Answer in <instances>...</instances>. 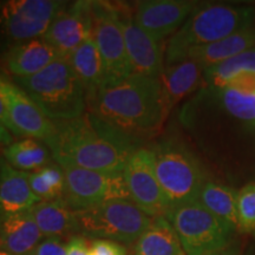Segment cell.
<instances>
[{
    "mask_svg": "<svg viewBox=\"0 0 255 255\" xmlns=\"http://www.w3.org/2000/svg\"><path fill=\"white\" fill-rule=\"evenodd\" d=\"M0 255H12L11 253H9V252H7L4 248V246H2L1 244H0Z\"/></svg>",
    "mask_w": 255,
    "mask_h": 255,
    "instance_id": "d590c367",
    "label": "cell"
},
{
    "mask_svg": "<svg viewBox=\"0 0 255 255\" xmlns=\"http://www.w3.org/2000/svg\"><path fill=\"white\" fill-rule=\"evenodd\" d=\"M87 103L90 113L136 139L157 131L169 114L159 78L139 73L105 78Z\"/></svg>",
    "mask_w": 255,
    "mask_h": 255,
    "instance_id": "7a4b0ae2",
    "label": "cell"
},
{
    "mask_svg": "<svg viewBox=\"0 0 255 255\" xmlns=\"http://www.w3.org/2000/svg\"><path fill=\"white\" fill-rule=\"evenodd\" d=\"M55 130L45 142L60 167L75 165L100 173H123L139 139L127 135L92 113L77 119L53 121Z\"/></svg>",
    "mask_w": 255,
    "mask_h": 255,
    "instance_id": "6da1fadb",
    "label": "cell"
},
{
    "mask_svg": "<svg viewBox=\"0 0 255 255\" xmlns=\"http://www.w3.org/2000/svg\"><path fill=\"white\" fill-rule=\"evenodd\" d=\"M68 255H90L88 241L81 235H73L66 245Z\"/></svg>",
    "mask_w": 255,
    "mask_h": 255,
    "instance_id": "1f68e13d",
    "label": "cell"
},
{
    "mask_svg": "<svg viewBox=\"0 0 255 255\" xmlns=\"http://www.w3.org/2000/svg\"><path fill=\"white\" fill-rule=\"evenodd\" d=\"M203 72L205 69L195 60L189 58L164 68L159 81L169 111L175 104L199 87Z\"/></svg>",
    "mask_w": 255,
    "mask_h": 255,
    "instance_id": "d6986e66",
    "label": "cell"
},
{
    "mask_svg": "<svg viewBox=\"0 0 255 255\" xmlns=\"http://www.w3.org/2000/svg\"><path fill=\"white\" fill-rule=\"evenodd\" d=\"M254 15L253 6L216 4L197 7L169 40L167 66L182 62L194 47L208 45L251 27Z\"/></svg>",
    "mask_w": 255,
    "mask_h": 255,
    "instance_id": "3957f363",
    "label": "cell"
},
{
    "mask_svg": "<svg viewBox=\"0 0 255 255\" xmlns=\"http://www.w3.org/2000/svg\"><path fill=\"white\" fill-rule=\"evenodd\" d=\"M28 182H30V187L33 194L36 195L40 201H52L60 199L57 195L55 190L51 188L46 178L41 174L40 170L34 171V173L28 174Z\"/></svg>",
    "mask_w": 255,
    "mask_h": 255,
    "instance_id": "f1b7e54d",
    "label": "cell"
},
{
    "mask_svg": "<svg viewBox=\"0 0 255 255\" xmlns=\"http://www.w3.org/2000/svg\"><path fill=\"white\" fill-rule=\"evenodd\" d=\"M90 255H127V248L119 242L95 239L90 245Z\"/></svg>",
    "mask_w": 255,
    "mask_h": 255,
    "instance_id": "4dcf8cb0",
    "label": "cell"
},
{
    "mask_svg": "<svg viewBox=\"0 0 255 255\" xmlns=\"http://www.w3.org/2000/svg\"><path fill=\"white\" fill-rule=\"evenodd\" d=\"M92 33L104 62L105 78H123L133 73L128 57L120 5L91 1Z\"/></svg>",
    "mask_w": 255,
    "mask_h": 255,
    "instance_id": "9c48e42d",
    "label": "cell"
},
{
    "mask_svg": "<svg viewBox=\"0 0 255 255\" xmlns=\"http://www.w3.org/2000/svg\"><path fill=\"white\" fill-rule=\"evenodd\" d=\"M4 158L18 170H32L45 165L50 159L49 151L34 138L14 142L4 150Z\"/></svg>",
    "mask_w": 255,
    "mask_h": 255,
    "instance_id": "484cf974",
    "label": "cell"
},
{
    "mask_svg": "<svg viewBox=\"0 0 255 255\" xmlns=\"http://www.w3.org/2000/svg\"><path fill=\"white\" fill-rule=\"evenodd\" d=\"M62 169L65 175L63 200L73 212L110 200H130L123 173H100L75 165H64Z\"/></svg>",
    "mask_w": 255,
    "mask_h": 255,
    "instance_id": "ba28073f",
    "label": "cell"
},
{
    "mask_svg": "<svg viewBox=\"0 0 255 255\" xmlns=\"http://www.w3.org/2000/svg\"><path fill=\"white\" fill-rule=\"evenodd\" d=\"M218 90L223 109L235 119L255 126V91H244L223 87Z\"/></svg>",
    "mask_w": 255,
    "mask_h": 255,
    "instance_id": "4316f807",
    "label": "cell"
},
{
    "mask_svg": "<svg viewBox=\"0 0 255 255\" xmlns=\"http://www.w3.org/2000/svg\"><path fill=\"white\" fill-rule=\"evenodd\" d=\"M214 255H242V253L238 247H235V245H229L227 248Z\"/></svg>",
    "mask_w": 255,
    "mask_h": 255,
    "instance_id": "e575fe53",
    "label": "cell"
},
{
    "mask_svg": "<svg viewBox=\"0 0 255 255\" xmlns=\"http://www.w3.org/2000/svg\"><path fill=\"white\" fill-rule=\"evenodd\" d=\"M0 123L4 124V126L7 128L9 131H11L12 135H14V129H13V127H12L11 121H9V119H8L7 110H6L5 103H4V101H2L1 96H0Z\"/></svg>",
    "mask_w": 255,
    "mask_h": 255,
    "instance_id": "d6a6232c",
    "label": "cell"
},
{
    "mask_svg": "<svg viewBox=\"0 0 255 255\" xmlns=\"http://www.w3.org/2000/svg\"><path fill=\"white\" fill-rule=\"evenodd\" d=\"M76 216L82 234L126 245L135 244L152 221L132 201L126 199L78 210Z\"/></svg>",
    "mask_w": 255,
    "mask_h": 255,
    "instance_id": "8992f818",
    "label": "cell"
},
{
    "mask_svg": "<svg viewBox=\"0 0 255 255\" xmlns=\"http://www.w3.org/2000/svg\"><path fill=\"white\" fill-rule=\"evenodd\" d=\"M91 1H75L70 5L65 4L41 38L62 58H69L73 51L91 37Z\"/></svg>",
    "mask_w": 255,
    "mask_h": 255,
    "instance_id": "4fadbf2b",
    "label": "cell"
},
{
    "mask_svg": "<svg viewBox=\"0 0 255 255\" xmlns=\"http://www.w3.org/2000/svg\"><path fill=\"white\" fill-rule=\"evenodd\" d=\"M31 214L44 238H60L70 233H79L76 212L66 205L63 197L52 201H41L31 209Z\"/></svg>",
    "mask_w": 255,
    "mask_h": 255,
    "instance_id": "44dd1931",
    "label": "cell"
},
{
    "mask_svg": "<svg viewBox=\"0 0 255 255\" xmlns=\"http://www.w3.org/2000/svg\"><path fill=\"white\" fill-rule=\"evenodd\" d=\"M238 231L255 232V183L247 184L238 193Z\"/></svg>",
    "mask_w": 255,
    "mask_h": 255,
    "instance_id": "83f0119b",
    "label": "cell"
},
{
    "mask_svg": "<svg viewBox=\"0 0 255 255\" xmlns=\"http://www.w3.org/2000/svg\"><path fill=\"white\" fill-rule=\"evenodd\" d=\"M152 151L156 176L171 208L197 201L207 178L196 156L175 139L158 143Z\"/></svg>",
    "mask_w": 255,
    "mask_h": 255,
    "instance_id": "5b68a950",
    "label": "cell"
},
{
    "mask_svg": "<svg viewBox=\"0 0 255 255\" xmlns=\"http://www.w3.org/2000/svg\"><path fill=\"white\" fill-rule=\"evenodd\" d=\"M238 193L232 187L207 181L197 201L235 232L238 231Z\"/></svg>",
    "mask_w": 255,
    "mask_h": 255,
    "instance_id": "cb8c5ba5",
    "label": "cell"
},
{
    "mask_svg": "<svg viewBox=\"0 0 255 255\" xmlns=\"http://www.w3.org/2000/svg\"><path fill=\"white\" fill-rule=\"evenodd\" d=\"M43 238L31 212L0 214V244L12 255H30Z\"/></svg>",
    "mask_w": 255,
    "mask_h": 255,
    "instance_id": "ac0fdd59",
    "label": "cell"
},
{
    "mask_svg": "<svg viewBox=\"0 0 255 255\" xmlns=\"http://www.w3.org/2000/svg\"><path fill=\"white\" fill-rule=\"evenodd\" d=\"M58 58L62 57L49 43L43 38H37L9 47L5 63L8 71L17 78L36 75Z\"/></svg>",
    "mask_w": 255,
    "mask_h": 255,
    "instance_id": "e0dca14e",
    "label": "cell"
},
{
    "mask_svg": "<svg viewBox=\"0 0 255 255\" xmlns=\"http://www.w3.org/2000/svg\"><path fill=\"white\" fill-rule=\"evenodd\" d=\"M40 110L53 121H69L84 114L87 94L66 58H58L40 72L14 77Z\"/></svg>",
    "mask_w": 255,
    "mask_h": 255,
    "instance_id": "277c9868",
    "label": "cell"
},
{
    "mask_svg": "<svg viewBox=\"0 0 255 255\" xmlns=\"http://www.w3.org/2000/svg\"><path fill=\"white\" fill-rule=\"evenodd\" d=\"M66 2L56 0H11L0 5V25L15 41L43 37Z\"/></svg>",
    "mask_w": 255,
    "mask_h": 255,
    "instance_id": "8fae6325",
    "label": "cell"
},
{
    "mask_svg": "<svg viewBox=\"0 0 255 255\" xmlns=\"http://www.w3.org/2000/svg\"><path fill=\"white\" fill-rule=\"evenodd\" d=\"M13 143V136L4 124L0 123V146H8Z\"/></svg>",
    "mask_w": 255,
    "mask_h": 255,
    "instance_id": "836d02e7",
    "label": "cell"
},
{
    "mask_svg": "<svg viewBox=\"0 0 255 255\" xmlns=\"http://www.w3.org/2000/svg\"><path fill=\"white\" fill-rule=\"evenodd\" d=\"M171 223L186 255H214L232 245L234 233L199 201L173 207Z\"/></svg>",
    "mask_w": 255,
    "mask_h": 255,
    "instance_id": "52a82bcc",
    "label": "cell"
},
{
    "mask_svg": "<svg viewBox=\"0 0 255 255\" xmlns=\"http://www.w3.org/2000/svg\"><path fill=\"white\" fill-rule=\"evenodd\" d=\"M39 202L30 187L28 173L18 170L5 158H0V214L31 212Z\"/></svg>",
    "mask_w": 255,
    "mask_h": 255,
    "instance_id": "2e32d148",
    "label": "cell"
},
{
    "mask_svg": "<svg viewBox=\"0 0 255 255\" xmlns=\"http://www.w3.org/2000/svg\"><path fill=\"white\" fill-rule=\"evenodd\" d=\"M30 255H68V252L59 237H49L44 238Z\"/></svg>",
    "mask_w": 255,
    "mask_h": 255,
    "instance_id": "f546056e",
    "label": "cell"
},
{
    "mask_svg": "<svg viewBox=\"0 0 255 255\" xmlns=\"http://www.w3.org/2000/svg\"><path fill=\"white\" fill-rule=\"evenodd\" d=\"M66 59L81 81L88 100L105 79L104 62L94 38L90 37L85 40Z\"/></svg>",
    "mask_w": 255,
    "mask_h": 255,
    "instance_id": "603a6c76",
    "label": "cell"
},
{
    "mask_svg": "<svg viewBox=\"0 0 255 255\" xmlns=\"http://www.w3.org/2000/svg\"><path fill=\"white\" fill-rule=\"evenodd\" d=\"M120 8L124 41L133 73L161 78L164 71L162 46L136 24L133 15L124 6Z\"/></svg>",
    "mask_w": 255,
    "mask_h": 255,
    "instance_id": "9a60e30c",
    "label": "cell"
},
{
    "mask_svg": "<svg viewBox=\"0 0 255 255\" xmlns=\"http://www.w3.org/2000/svg\"><path fill=\"white\" fill-rule=\"evenodd\" d=\"M241 73L255 75V47L205 69L203 78L212 88L220 89L226 87L233 78Z\"/></svg>",
    "mask_w": 255,
    "mask_h": 255,
    "instance_id": "d4e9b609",
    "label": "cell"
},
{
    "mask_svg": "<svg viewBox=\"0 0 255 255\" xmlns=\"http://www.w3.org/2000/svg\"><path fill=\"white\" fill-rule=\"evenodd\" d=\"M253 47H255V30L253 26H251L225 39L208 45L194 47L188 52L187 58L195 60L203 69H207L231 59Z\"/></svg>",
    "mask_w": 255,
    "mask_h": 255,
    "instance_id": "ffe728a7",
    "label": "cell"
},
{
    "mask_svg": "<svg viewBox=\"0 0 255 255\" xmlns=\"http://www.w3.org/2000/svg\"><path fill=\"white\" fill-rule=\"evenodd\" d=\"M195 1L187 0H145L136 5V24L152 39L162 41L177 32L196 11Z\"/></svg>",
    "mask_w": 255,
    "mask_h": 255,
    "instance_id": "5bb4252c",
    "label": "cell"
},
{
    "mask_svg": "<svg viewBox=\"0 0 255 255\" xmlns=\"http://www.w3.org/2000/svg\"><path fill=\"white\" fill-rule=\"evenodd\" d=\"M0 96L4 101L15 136L47 141L55 124L20 87L0 75Z\"/></svg>",
    "mask_w": 255,
    "mask_h": 255,
    "instance_id": "7c38bea8",
    "label": "cell"
},
{
    "mask_svg": "<svg viewBox=\"0 0 255 255\" xmlns=\"http://www.w3.org/2000/svg\"><path fill=\"white\" fill-rule=\"evenodd\" d=\"M133 255H186L180 239L165 216L152 218L144 233L135 242Z\"/></svg>",
    "mask_w": 255,
    "mask_h": 255,
    "instance_id": "7402d4cb",
    "label": "cell"
},
{
    "mask_svg": "<svg viewBox=\"0 0 255 255\" xmlns=\"http://www.w3.org/2000/svg\"><path fill=\"white\" fill-rule=\"evenodd\" d=\"M130 200L150 218L167 216L171 209L155 170L152 149L138 148L128 159L123 170Z\"/></svg>",
    "mask_w": 255,
    "mask_h": 255,
    "instance_id": "30bf717a",
    "label": "cell"
}]
</instances>
